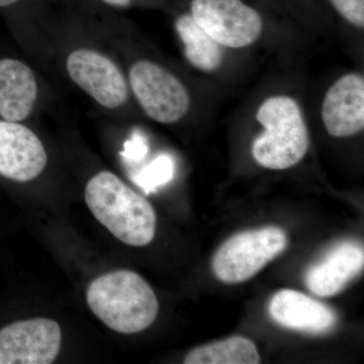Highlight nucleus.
Listing matches in <instances>:
<instances>
[{
	"mask_svg": "<svg viewBox=\"0 0 364 364\" xmlns=\"http://www.w3.org/2000/svg\"><path fill=\"white\" fill-rule=\"evenodd\" d=\"M66 68L72 81L102 107L117 109L128 100V82L123 72L102 53L75 50L67 58Z\"/></svg>",
	"mask_w": 364,
	"mask_h": 364,
	"instance_id": "6e6552de",
	"label": "nucleus"
},
{
	"mask_svg": "<svg viewBox=\"0 0 364 364\" xmlns=\"http://www.w3.org/2000/svg\"><path fill=\"white\" fill-rule=\"evenodd\" d=\"M337 14L358 30L364 28V0H330Z\"/></svg>",
	"mask_w": 364,
	"mask_h": 364,
	"instance_id": "f3484780",
	"label": "nucleus"
},
{
	"mask_svg": "<svg viewBox=\"0 0 364 364\" xmlns=\"http://www.w3.org/2000/svg\"><path fill=\"white\" fill-rule=\"evenodd\" d=\"M363 246L358 242H342L306 270L305 284L316 296H336L363 272Z\"/></svg>",
	"mask_w": 364,
	"mask_h": 364,
	"instance_id": "9b49d317",
	"label": "nucleus"
},
{
	"mask_svg": "<svg viewBox=\"0 0 364 364\" xmlns=\"http://www.w3.org/2000/svg\"><path fill=\"white\" fill-rule=\"evenodd\" d=\"M20 1V0H0V7H7L14 6L16 2Z\"/></svg>",
	"mask_w": 364,
	"mask_h": 364,
	"instance_id": "aec40b11",
	"label": "nucleus"
},
{
	"mask_svg": "<svg viewBox=\"0 0 364 364\" xmlns=\"http://www.w3.org/2000/svg\"><path fill=\"white\" fill-rule=\"evenodd\" d=\"M61 340V328L52 318L14 322L0 330V364L53 363Z\"/></svg>",
	"mask_w": 364,
	"mask_h": 364,
	"instance_id": "0eeeda50",
	"label": "nucleus"
},
{
	"mask_svg": "<svg viewBox=\"0 0 364 364\" xmlns=\"http://www.w3.org/2000/svg\"><path fill=\"white\" fill-rule=\"evenodd\" d=\"M130 85L144 112L160 124H174L188 114L191 95L171 72L147 60L131 67Z\"/></svg>",
	"mask_w": 364,
	"mask_h": 364,
	"instance_id": "39448f33",
	"label": "nucleus"
},
{
	"mask_svg": "<svg viewBox=\"0 0 364 364\" xmlns=\"http://www.w3.org/2000/svg\"><path fill=\"white\" fill-rule=\"evenodd\" d=\"M47 162L44 145L31 129L0 119V176L16 182L33 181Z\"/></svg>",
	"mask_w": 364,
	"mask_h": 364,
	"instance_id": "1a4fd4ad",
	"label": "nucleus"
},
{
	"mask_svg": "<svg viewBox=\"0 0 364 364\" xmlns=\"http://www.w3.org/2000/svg\"><path fill=\"white\" fill-rule=\"evenodd\" d=\"M148 144L141 134H134L133 136L124 144L123 157L131 162H139L145 158L148 153Z\"/></svg>",
	"mask_w": 364,
	"mask_h": 364,
	"instance_id": "a211bd4d",
	"label": "nucleus"
},
{
	"mask_svg": "<svg viewBox=\"0 0 364 364\" xmlns=\"http://www.w3.org/2000/svg\"><path fill=\"white\" fill-rule=\"evenodd\" d=\"M189 14L223 48L243 49L257 42L264 21L243 0H191Z\"/></svg>",
	"mask_w": 364,
	"mask_h": 364,
	"instance_id": "423d86ee",
	"label": "nucleus"
},
{
	"mask_svg": "<svg viewBox=\"0 0 364 364\" xmlns=\"http://www.w3.org/2000/svg\"><path fill=\"white\" fill-rule=\"evenodd\" d=\"M186 364H258L260 355L255 344L242 336L196 347L184 358Z\"/></svg>",
	"mask_w": 364,
	"mask_h": 364,
	"instance_id": "2eb2a0df",
	"label": "nucleus"
},
{
	"mask_svg": "<svg viewBox=\"0 0 364 364\" xmlns=\"http://www.w3.org/2000/svg\"><path fill=\"white\" fill-rule=\"evenodd\" d=\"M268 311L277 324L308 334H324L337 324L336 314L330 306L294 289L275 294Z\"/></svg>",
	"mask_w": 364,
	"mask_h": 364,
	"instance_id": "f8f14e48",
	"label": "nucleus"
},
{
	"mask_svg": "<svg viewBox=\"0 0 364 364\" xmlns=\"http://www.w3.org/2000/svg\"><path fill=\"white\" fill-rule=\"evenodd\" d=\"M328 134L336 138L358 135L364 129V77L348 73L326 92L321 109Z\"/></svg>",
	"mask_w": 364,
	"mask_h": 364,
	"instance_id": "9d476101",
	"label": "nucleus"
},
{
	"mask_svg": "<svg viewBox=\"0 0 364 364\" xmlns=\"http://www.w3.org/2000/svg\"><path fill=\"white\" fill-rule=\"evenodd\" d=\"M102 1L112 6L127 7L130 6L134 0H102Z\"/></svg>",
	"mask_w": 364,
	"mask_h": 364,
	"instance_id": "6ab92c4d",
	"label": "nucleus"
},
{
	"mask_svg": "<svg viewBox=\"0 0 364 364\" xmlns=\"http://www.w3.org/2000/svg\"><path fill=\"white\" fill-rule=\"evenodd\" d=\"M176 30L184 48V56L191 66L203 72L217 71L224 62V51L193 16L182 14L176 21Z\"/></svg>",
	"mask_w": 364,
	"mask_h": 364,
	"instance_id": "4468645a",
	"label": "nucleus"
},
{
	"mask_svg": "<svg viewBox=\"0 0 364 364\" xmlns=\"http://www.w3.org/2000/svg\"><path fill=\"white\" fill-rule=\"evenodd\" d=\"M85 198L95 219L127 245L143 247L154 239V208L112 172H98L90 178Z\"/></svg>",
	"mask_w": 364,
	"mask_h": 364,
	"instance_id": "f257e3e1",
	"label": "nucleus"
},
{
	"mask_svg": "<svg viewBox=\"0 0 364 364\" xmlns=\"http://www.w3.org/2000/svg\"><path fill=\"white\" fill-rule=\"evenodd\" d=\"M263 132L254 139V160L264 168L286 170L299 164L310 147V136L299 102L289 95L268 97L256 112Z\"/></svg>",
	"mask_w": 364,
	"mask_h": 364,
	"instance_id": "7ed1b4c3",
	"label": "nucleus"
},
{
	"mask_svg": "<svg viewBox=\"0 0 364 364\" xmlns=\"http://www.w3.org/2000/svg\"><path fill=\"white\" fill-rule=\"evenodd\" d=\"M287 245V235L279 227L241 232L225 242L215 252L213 272L224 284L247 282L284 252Z\"/></svg>",
	"mask_w": 364,
	"mask_h": 364,
	"instance_id": "20e7f679",
	"label": "nucleus"
},
{
	"mask_svg": "<svg viewBox=\"0 0 364 364\" xmlns=\"http://www.w3.org/2000/svg\"><path fill=\"white\" fill-rule=\"evenodd\" d=\"M174 170L176 164L173 158L168 154H161L135 177V182L146 193H151L171 181L174 177Z\"/></svg>",
	"mask_w": 364,
	"mask_h": 364,
	"instance_id": "dca6fc26",
	"label": "nucleus"
},
{
	"mask_svg": "<svg viewBox=\"0 0 364 364\" xmlns=\"http://www.w3.org/2000/svg\"><path fill=\"white\" fill-rule=\"evenodd\" d=\"M91 312L109 329L136 334L156 320L159 304L150 284L138 273L121 269L93 280L86 291Z\"/></svg>",
	"mask_w": 364,
	"mask_h": 364,
	"instance_id": "f03ea898",
	"label": "nucleus"
},
{
	"mask_svg": "<svg viewBox=\"0 0 364 364\" xmlns=\"http://www.w3.org/2000/svg\"><path fill=\"white\" fill-rule=\"evenodd\" d=\"M38 97L35 74L23 62L0 59V117L6 121H25L32 114Z\"/></svg>",
	"mask_w": 364,
	"mask_h": 364,
	"instance_id": "ddd939ff",
	"label": "nucleus"
}]
</instances>
